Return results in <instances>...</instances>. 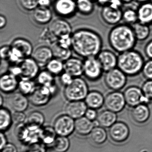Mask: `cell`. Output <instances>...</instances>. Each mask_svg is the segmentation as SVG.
<instances>
[{"label":"cell","mask_w":152,"mask_h":152,"mask_svg":"<svg viewBox=\"0 0 152 152\" xmlns=\"http://www.w3.org/2000/svg\"><path fill=\"white\" fill-rule=\"evenodd\" d=\"M102 40L100 35L87 28L75 30L72 34V49L80 57H96L101 51Z\"/></svg>","instance_id":"cell-1"},{"label":"cell","mask_w":152,"mask_h":152,"mask_svg":"<svg viewBox=\"0 0 152 152\" xmlns=\"http://www.w3.org/2000/svg\"><path fill=\"white\" fill-rule=\"evenodd\" d=\"M137 40L132 27L128 24L116 26L111 30L108 35L110 46L120 53L132 50Z\"/></svg>","instance_id":"cell-2"},{"label":"cell","mask_w":152,"mask_h":152,"mask_svg":"<svg viewBox=\"0 0 152 152\" xmlns=\"http://www.w3.org/2000/svg\"><path fill=\"white\" fill-rule=\"evenodd\" d=\"M144 65L141 55L132 50L120 53L117 57V67L126 75L138 74L142 71Z\"/></svg>","instance_id":"cell-3"},{"label":"cell","mask_w":152,"mask_h":152,"mask_svg":"<svg viewBox=\"0 0 152 152\" xmlns=\"http://www.w3.org/2000/svg\"><path fill=\"white\" fill-rule=\"evenodd\" d=\"M87 82L81 77L74 78L72 83L65 87L64 94L69 101L85 99L89 92Z\"/></svg>","instance_id":"cell-4"},{"label":"cell","mask_w":152,"mask_h":152,"mask_svg":"<svg viewBox=\"0 0 152 152\" xmlns=\"http://www.w3.org/2000/svg\"><path fill=\"white\" fill-rule=\"evenodd\" d=\"M104 81L109 89L114 91H118L126 84V75L118 67H115L106 72Z\"/></svg>","instance_id":"cell-5"},{"label":"cell","mask_w":152,"mask_h":152,"mask_svg":"<svg viewBox=\"0 0 152 152\" xmlns=\"http://www.w3.org/2000/svg\"><path fill=\"white\" fill-rule=\"evenodd\" d=\"M53 128L57 136L68 137L75 131V120L66 114L62 115L55 120Z\"/></svg>","instance_id":"cell-6"},{"label":"cell","mask_w":152,"mask_h":152,"mask_svg":"<svg viewBox=\"0 0 152 152\" xmlns=\"http://www.w3.org/2000/svg\"><path fill=\"white\" fill-rule=\"evenodd\" d=\"M53 10L55 14L61 18H71L77 12L76 1L74 0H55Z\"/></svg>","instance_id":"cell-7"},{"label":"cell","mask_w":152,"mask_h":152,"mask_svg":"<svg viewBox=\"0 0 152 152\" xmlns=\"http://www.w3.org/2000/svg\"><path fill=\"white\" fill-rule=\"evenodd\" d=\"M53 95L50 85L48 86L39 85L29 96V101L35 106H43L49 102Z\"/></svg>","instance_id":"cell-8"},{"label":"cell","mask_w":152,"mask_h":152,"mask_svg":"<svg viewBox=\"0 0 152 152\" xmlns=\"http://www.w3.org/2000/svg\"><path fill=\"white\" fill-rule=\"evenodd\" d=\"M104 72L96 57L85 58L83 60V75L90 81L99 80Z\"/></svg>","instance_id":"cell-9"},{"label":"cell","mask_w":152,"mask_h":152,"mask_svg":"<svg viewBox=\"0 0 152 152\" xmlns=\"http://www.w3.org/2000/svg\"><path fill=\"white\" fill-rule=\"evenodd\" d=\"M19 64L21 69L20 80H33L40 72V67L32 57L24 58Z\"/></svg>","instance_id":"cell-10"},{"label":"cell","mask_w":152,"mask_h":152,"mask_svg":"<svg viewBox=\"0 0 152 152\" xmlns=\"http://www.w3.org/2000/svg\"><path fill=\"white\" fill-rule=\"evenodd\" d=\"M124 96L126 104L132 107L140 104H146L150 101L144 96L141 89L135 86H131L126 88Z\"/></svg>","instance_id":"cell-11"},{"label":"cell","mask_w":152,"mask_h":152,"mask_svg":"<svg viewBox=\"0 0 152 152\" xmlns=\"http://www.w3.org/2000/svg\"><path fill=\"white\" fill-rule=\"evenodd\" d=\"M125 103L124 94L119 91H114L106 96L104 105L107 110L117 113L123 109Z\"/></svg>","instance_id":"cell-12"},{"label":"cell","mask_w":152,"mask_h":152,"mask_svg":"<svg viewBox=\"0 0 152 152\" xmlns=\"http://www.w3.org/2000/svg\"><path fill=\"white\" fill-rule=\"evenodd\" d=\"M49 29L57 38L71 36L72 34V29L71 24L64 18H58L51 22Z\"/></svg>","instance_id":"cell-13"},{"label":"cell","mask_w":152,"mask_h":152,"mask_svg":"<svg viewBox=\"0 0 152 152\" xmlns=\"http://www.w3.org/2000/svg\"><path fill=\"white\" fill-rule=\"evenodd\" d=\"M109 135L111 139L115 142H124L129 137V130L124 123L117 122L110 127Z\"/></svg>","instance_id":"cell-14"},{"label":"cell","mask_w":152,"mask_h":152,"mask_svg":"<svg viewBox=\"0 0 152 152\" xmlns=\"http://www.w3.org/2000/svg\"><path fill=\"white\" fill-rule=\"evenodd\" d=\"M29 99L20 92L10 94L7 99V103L15 112H24L29 106Z\"/></svg>","instance_id":"cell-15"},{"label":"cell","mask_w":152,"mask_h":152,"mask_svg":"<svg viewBox=\"0 0 152 152\" xmlns=\"http://www.w3.org/2000/svg\"><path fill=\"white\" fill-rule=\"evenodd\" d=\"M40 67H46L47 64L54 58L51 48L46 45L39 46L36 48L32 55Z\"/></svg>","instance_id":"cell-16"},{"label":"cell","mask_w":152,"mask_h":152,"mask_svg":"<svg viewBox=\"0 0 152 152\" xmlns=\"http://www.w3.org/2000/svg\"><path fill=\"white\" fill-rule=\"evenodd\" d=\"M18 78L8 72L1 75L0 78V89L5 94L14 93L18 89Z\"/></svg>","instance_id":"cell-17"},{"label":"cell","mask_w":152,"mask_h":152,"mask_svg":"<svg viewBox=\"0 0 152 152\" xmlns=\"http://www.w3.org/2000/svg\"><path fill=\"white\" fill-rule=\"evenodd\" d=\"M88 106L83 100L69 101L66 106V114L74 120L84 116Z\"/></svg>","instance_id":"cell-18"},{"label":"cell","mask_w":152,"mask_h":152,"mask_svg":"<svg viewBox=\"0 0 152 152\" xmlns=\"http://www.w3.org/2000/svg\"><path fill=\"white\" fill-rule=\"evenodd\" d=\"M96 57L104 72H108L117 66V57L110 50H101Z\"/></svg>","instance_id":"cell-19"},{"label":"cell","mask_w":152,"mask_h":152,"mask_svg":"<svg viewBox=\"0 0 152 152\" xmlns=\"http://www.w3.org/2000/svg\"><path fill=\"white\" fill-rule=\"evenodd\" d=\"M64 72L74 78L81 77L83 75V61L78 58L71 57L64 62Z\"/></svg>","instance_id":"cell-20"},{"label":"cell","mask_w":152,"mask_h":152,"mask_svg":"<svg viewBox=\"0 0 152 152\" xmlns=\"http://www.w3.org/2000/svg\"><path fill=\"white\" fill-rule=\"evenodd\" d=\"M123 12L120 9H115L110 6H105L101 12L103 21L110 25L118 23L122 19Z\"/></svg>","instance_id":"cell-21"},{"label":"cell","mask_w":152,"mask_h":152,"mask_svg":"<svg viewBox=\"0 0 152 152\" xmlns=\"http://www.w3.org/2000/svg\"><path fill=\"white\" fill-rule=\"evenodd\" d=\"M32 18L35 23L40 25H46L51 23L53 14L49 7L39 6L33 11Z\"/></svg>","instance_id":"cell-22"},{"label":"cell","mask_w":152,"mask_h":152,"mask_svg":"<svg viewBox=\"0 0 152 152\" xmlns=\"http://www.w3.org/2000/svg\"><path fill=\"white\" fill-rule=\"evenodd\" d=\"M10 46L19 50L25 58L31 57L34 50L33 46L30 41L20 37L13 40Z\"/></svg>","instance_id":"cell-23"},{"label":"cell","mask_w":152,"mask_h":152,"mask_svg":"<svg viewBox=\"0 0 152 152\" xmlns=\"http://www.w3.org/2000/svg\"><path fill=\"white\" fill-rule=\"evenodd\" d=\"M132 118L135 122L143 124L146 122L150 116L149 108L145 104H140L134 107L131 112Z\"/></svg>","instance_id":"cell-24"},{"label":"cell","mask_w":152,"mask_h":152,"mask_svg":"<svg viewBox=\"0 0 152 152\" xmlns=\"http://www.w3.org/2000/svg\"><path fill=\"white\" fill-rule=\"evenodd\" d=\"M95 126L93 121L88 120L85 116L75 120V131L81 136L90 134Z\"/></svg>","instance_id":"cell-25"},{"label":"cell","mask_w":152,"mask_h":152,"mask_svg":"<svg viewBox=\"0 0 152 152\" xmlns=\"http://www.w3.org/2000/svg\"><path fill=\"white\" fill-rule=\"evenodd\" d=\"M27 127L31 131L39 129L43 125L45 119L44 115L39 111H33L29 114L26 119Z\"/></svg>","instance_id":"cell-26"},{"label":"cell","mask_w":152,"mask_h":152,"mask_svg":"<svg viewBox=\"0 0 152 152\" xmlns=\"http://www.w3.org/2000/svg\"><path fill=\"white\" fill-rule=\"evenodd\" d=\"M84 101L88 107L96 110L104 104V98L100 92L91 91H89Z\"/></svg>","instance_id":"cell-27"},{"label":"cell","mask_w":152,"mask_h":152,"mask_svg":"<svg viewBox=\"0 0 152 152\" xmlns=\"http://www.w3.org/2000/svg\"><path fill=\"white\" fill-rule=\"evenodd\" d=\"M117 116L114 112L107 110L102 111L98 115L97 122L103 128L110 127L116 122Z\"/></svg>","instance_id":"cell-28"},{"label":"cell","mask_w":152,"mask_h":152,"mask_svg":"<svg viewBox=\"0 0 152 152\" xmlns=\"http://www.w3.org/2000/svg\"><path fill=\"white\" fill-rule=\"evenodd\" d=\"M137 12L139 22L147 25L152 24V3L141 5Z\"/></svg>","instance_id":"cell-29"},{"label":"cell","mask_w":152,"mask_h":152,"mask_svg":"<svg viewBox=\"0 0 152 152\" xmlns=\"http://www.w3.org/2000/svg\"><path fill=\"white\" fill-rule=\"evenodd\" d=\"M12 114L8 109L1 107L0 110V129L5 132L8 130L13 124Z\"/></svg>","instance_id":"cell-30"},{"label":"cell","mask_w":152,"mask_h":152,"mask_svg":"<svg viewBox=\"0 0 152 152\" xmlns=\"http://www.w3.org/2000/svg\"><path fill=\"white\" fill-rule=\"evenodd\" d=\"M91 141L96 145H100L104 143L107 138V134L104 128L95 126L90 133Z\"/></svg>","instance_id":"cell-31"},{"label":"cell","mask_w":152,"mask_h":152,"mask_svg":"<svg viewBox=\"0 0 152 152\" xmlns=\"http://www.w3.org/2000/svg\"><path fill=\"white\" fill-rule=\"evenodd\" d=\"M132 27L137 40H145L147 39L150 34V28L147 25L137 22L132 25Z\"/></svg>","instance_id":"cell-32"},{"label":"cell","mask_w":152,"mask_h":152,"mask_svg":"<svg viewBox=\"0 0 152 152\" xmlns=\"http://www.w3.org/2000/svg\"><path fill=\"white\" fill-rule=\"evenodd\" d=\"M53 56L64 62L72 57V48H65L59 46L57 42L51 46Z\"/></svg>","instance_id":"cell-33"},{"label":"cell","mask_w":152,"mask_h":152,"mask_svg":"<svg viewBox=\"0 0 152 152\" xmlns=\"http://www.w3.org/2000/svg\"><path fill=\"white\" fill-rule=\"evenodd\" d=\"M57 135L53 127L47 126L41 130L40 139L43 144L47 145H52Z\"/></svg>","instance_id":"cell-34"},{"label":"cell","mask_w":152,"mask_h":152,"mask_svg":"<svg viewBox=\"0 0 152 152\" xmlns=\"http://www.w3.org/2000/svg\"><path fill=\"white\" fill-rule=\"evenodd\" d=\"M46 69L54 76L60 75L64 72V62L53 58L46 66Z\"/></svg>","instance_id":"cell-35"},{"label":"cell","mask_w":152,"mask_h":152,"mask_svg":"<svg viewBox=\"0 0 152 152\" xmlns=\"http://www.w3.org/2000/svg\"><path fill=\"white\" fill-rule=\"evenodd\" d=\"M77 12L83 16H88L93 13L94 6L91 0H76Z\"/></svg>","instance_id":"cell-36"},{"label":"cell","mask_w":152,"mask_h":152,"mask_svg":"<svg viewBox=\"0 0 152 152\" xmlns=\"http://www.w3.org/2000/svg\"><path fill=\"white\" fill-rule=\"evenodd\" d=\"M52 147L55 152H66L70 148V140L67 137L57 136Z\"/></svg>","instance_id":"cell-37"},{"label":"cell","mask_w":152,"mask_h":152,"mask_svg":"<svg viewBox=\"0 0 152 152\" xmlns=\"http://www.w3.org/2000/svg\"><path fill=\"white\" fill-rule=\"evenodd\" d=\"M33 80H19L18 89L19 92L25 96H30L37 87Z\"/></svg>","instance_id":"cell-38"},{"label":"cell","mask_w":152,"mask_h":152,"mask_svg":"<svg viewBox=\"0 0 152 152\" xmlns=\"http://www.w3.org/2000/svg\"><path fill=\"white\" fill-rule=\"evenodd\" d=\"M39 85L48 86L55 83V76L46 69L40 71L36 77Z\"/></svg>","instance_id":"cell-39"},{"label":"cell","mask_w":152,"mask_h":152,"mask_svg":"<svg viewBox=\"0 0 152 152\" xmlns=\"http://www.w3.org/2000/svg\"><path fill=\"white\" fill-rule=\"evenodd\" d=\"M40 39L42 42H45L50 47L57 42L58 39L51 32L48 27L42 30L40 36Z\"/></svg>","instance_id":"cell-40"},{"label":"cell","mask_w":152,"mask_h":152,"mask_svg":"<svg viewBox=\"0 0 152 152\" xmlns=\"http://www.w3.org/2000/svg\"><path fill=\"white\" fill-rule=\"evenodd\" d=\"M122 20L127 24H134L138 21L137 12L131 9L126 10L123 12Z\"/></svg>","instance_id":"cell-41"},{"label":"cell","mask_w":152,"mask_h":152,"mask_svg":"<svg viewBox=\"0 0 152 152\" xmlns=\"http://www.w3.org/2000/svg\"><path fill=\"white\" fill-rule=\"evenodd\" d=\"M11 48V51L7 61L10 65L19 64L25 58L19 50L12 47Z\"/></svg>","instance_id":"cell-42"},{"label":"cell","mask_w":152,"mask_h":152,"mask_svg":"<svg viewBox=\"0 0 152 152\" xmlns=\"http://www.w3.org/2000/svg\"><path fill=\"white\" fill-rule=\"evenodd\" d=\"M30 131V129L26 124H18L16 130V135L19 140L24 141L29 137Z\"/></svg>","instance_id":"cell-43"},{"label":"cell","mask_w":152,"mask_h":152,"mask_svg":"<svg viewBox=\"0 0 152 152\" xmlns=\"http://www.w3.org/2000/svg\"><path fill=\"white\" fill-rule=\"evenodd\" d=\"M21 7L27 11L34 10L39 7V0H18Z\"/></svg>","instance_id":"cell-44"},{"label":"cell","mask_w":152,"mask_h":152,"mask_svg":"<svg viewBox=\"0 0 152 152\" xmlns=\"http://www.w3.org/2000/svg\"><path fill=\"white\" fill-rule=\"evenodd\" d=\"M141 90L144 96L149 100L152 99V80H147L143 83Z\"/></svg>","instance_id":"cell-45"},{"label":"cell","mask_w":152,"mask_h":152,"mask_svg":"<svg viewBox=\"0 0 152 152\" xmlns=\"http://www.w3.org/2000/svg\"><path fill=\"white\" fill-rule=\"evenodd\" d=\"M142 72L147 80H152V59H150L144 64Z\"/></svg>","instance_id":"cell-46"},{"label":"cell","mask_w":152,"mask_h":152,"mask_svg":"<svg viewBox=\"0 0 152 152\" xmlns=\"http://www.w3.org/2000/svg\"><path fill=\"white\" fill-rule=\"evenodd\" d=\"M26 115L23 112H14L12 114L13 123L16 124L23 123L26 120Z\"/></svg>","instance_id":"cell-47"},{"label":"cell","mask_w":152,"mask_h":152,"mask_svg":"<svg viewBox=\"0 0 152 152\" xmlns=\"http://www.w3.org/2000/svg\"><path fill=\"white\" fill-rule=\"evenodd\" d=\"M57 43L63 48H72V35L59 38L58 39Z\"/></svg>","instance_id":"cell-48"},{"label":"cell","mask_w":152,"mask_h":152,"mask_svg":"<svg viewBox=\"0 0 152 152\" xmlns=\"http://www.w3.org/2000/svg\"><path fill=\"white\" fill-rule=\"evenodd\" d=\"M59 76H60V80L61 83L65 87L72 83L74 78L71 75L65 72L62 73Z\"/></svg>","instance_id":"cell-49"},{"label":"cell","mask_w":152,"mask_h":152,"mask_svg":"<svg viewBox=\"0 0 152 152\" xmlns=\"http://www.w3.org/2000/svg\"><path fill=\"white\" fill-rule=\"evenodd\" d=\"M11 47L10 45H3L1 48L0 50V55L1 59L7 61L11 51Z\"/></svg>","instance_id":"cell-50"},{"label":"cell","mask_w":152,"mask_h":152,"mask_svg":"<svg viewBox=\"0 0 152 152\" xmlns=\"http://www.w3.org/2000/svg\"><path fill=\"white\" fill-rule=\"evenodd\" d=\"M11 74L17 78H20L21 75V69L19 64L10 65L9 68V72Z\"/></svg>","instance_id":"cell-51"},{"label":"cell","mask_w":152,"mask_h":152,"mask_svg":"<svg viewBox=\"0 0 152 152\" xmlns=\"http://www.w3.org/2000/svg\"><path fill=\"white\" fill-rule=\"evenodd\" d=\"M98 114L96 109H92V108H88L86 111L84 116L88 118V120L94 121L95 120H96L97 118Z\"/></svg>","instance_id":"cell-52"},{"label":"cell","mask_w":152,"mask_h":152,"mask_svg":"<svg viewBox=\"0 0 152 152\" xmlns=\"http://www.w3.org/2000/svg\"><path fill=\"white\" fill-rule=\"evenodd\" d=\"M1 152H18L16 146L12 143H8L1 150Z\"/></svg>","instance_id":"cell-53"},{"label":"cell","mask_w":152,"mask_h":152,"mask_svg":"<svg viewBox=\"0 0 152 152\" xmlns=\"http://www.w3.org/2000/svg\"><path fill=\"white\" fill-rule=\"evenodd\" d=\"M145 51L147 56L150 59H152V40L146 45Z\"/></svg>","instance_id":"cell-54"},{"label":"cell","mask_w":152,"mask_h":152,"mask_svg":"<svg viewBox=\"0 0 152 152\" xmlns=\"http://www.w3.org/2000/svg\"><path fill=\"white\" fill-rule=\"evenodd\" d=\"M0 136H1V141L0 148L1 150L8 143L6 135L4 134V132H1L0 133Z\"/></svg>","instance_id":"cell-55"},{"label":"cell","mask_w":152,"mask_h":152,"mask_svg":"<svg viewBox=\"0 0 152 152\" xmlns=\"http://www.w3.org/2000/svg\"><path fill=\"white\" fill-rule=\"evenodd\" d=\"M44 148L40 145H34L28 149L27 152H45Z\"/></svg>","instance_id":"cell-56"},{"label":"cell","mask_w":152,"mask_h":152,"mask_svg":"<svg viewBox=\"0 0 152 152\" xmlns=\"http://www.w3.org/2000/svg\"><path fill=\"white\" fill-rule=\"evenodd\" d=\"M51 4V0H39V6L40 7H49Z\"/></svg>","instance_id":"cell-57"},{"label":"cell","mask_w":152,"mask_h":152,"mask_svg":"<svg viewBox=\"0 0 152 152\" xmlns=\"http://www.w3.org/2000/svg\"><path fill=\"white\" fill-rule=\"evenodd\" d=\"M7 20L6 17L3 15L0 16V28L1 29H4L7 25Z\"/></svg>","instance_id":"cell-58"},{"label":"cell","mask_w":152,"mask_h":152,"mask_svg":"<svg viewBox=\"0 0 152 152\" xmlns=\"http://www.w3.org/2000/svg\"><path fill=\"white\" fill-rule=\"evenodd\" d=\"M108 1L109 0H96V1H97L99 4L101 5H104L108 2Z\"/></svg>","instance_id":"cell-59"},{"label":"cell","mask_w":152,"mask_h":152,"mask_svg":"<svg viewBox=\"0 0 152 152\" xmlns=\"http://www.w3.org/2000/svg\"><path fill=\"white\" fill-rule=\"evenodd\" d=\"M3 102H4V99H3L2 95H1V96H0V105H1V107H2Z\"/></svg>","instance_id":"cell-60"},{"label":"cell","mask_w":152,"mask_h":152,"mask_svg":"<svg viewBox=\"0 0 152 152\" xmlns=\"http://www.w3.org/2000/svg\"><path fill=\"white\" fill-rule=\"evenodd\" d=\"M120 1H123V2H129L131 1L132 0H120Z\"/></svg>","instance_id":"cell-61"},{"label":"cell","mask_w":152,"mask_h":152,"mask_svg":"<svg viewBox=\"0 0 152 152\" xmlns=\"http://www.w3.org/2000/svg\"><path fill=\"white\" fill-rule=\"evenodd\" d=\"M139 1L141 2H145V1H148L149 0H138Z\"/></svg>","instance_id":"cell-62"},{"label":"cell","mask_w":152,"mask_h":152,"mask_svg":"<svg viewBox=\"0 0 152 152\" xmlns=\"http://www.w3.org/2000/svg\"><path fill=\"white\" fill-rule=\"evenodd\" d=\"M91 1H96V0H91Z\"/></svg>","instance_id":"cell-63"}]
</instances>
